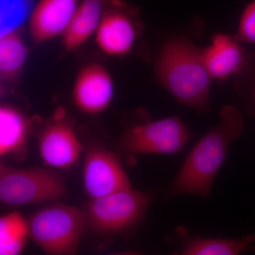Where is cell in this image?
<instances>
[{"label": "cell", "instance_id": "6da1fadb", "mask_svg": "<svg viewBox=\"0 0 255 255\" xmlns=\"http://www.w3.org/2000/svg\"><path fill=\"white\" fill-rule=\"evenodd\" d=\"M244 119L236 107L227 105L219 122L196 142L169 184L167 195H192L206 198L231 144L243 132Z\"/></svg>", "mask_w": 255, "mask_h": 255}, {"label": "cell", "instance_id": "7a4b0ae2", "mask_svg": "<svg viewBox=\"0 0 255 255\" xmlns=\"http://www.w3.org/2000/svg\"><path fill=\"white\" fill-rule=\"evenodd\" d=\"M155 73L162 86L179 103L201 112L211 110L213 80L201 50L189 39L181 37L167 41L156 60Z\"/></svg>", "mask_w": 255, "mask_h": 255}, {"label": "cell", "instance_id": "3957f363", "mask_svg": "<svg viewBox=\"0 0 255 255\" xmlns=\"http://www.w3.org/2000/svg\"><path fill=\"white\" fill-rule=\"evenodd\" d=\"M26 220L29 238L49 255L76 253L86 225L85 213L63 204L45 206Z\"/></svg>", "mask_w": 255, "mask_h": 255}, {"label": "cell", "instance_id": "277c9868", "mask_svg": "<svg viewBox=\"0 0 255 255\" xmlns=\"http://www.w3.org/2000/svg\"><path fill=\"white\" fill-rule=\"evenodd\" d=\"M67 193L64 179L51 169L0 166V201L18 206L55 201Z\"/></svg>", "mask_w": 255, "mask_h": 255}, {"label": "cell", "instance_id": "5b68a950", "mask_svg": "<svg viewBox=\"0 0 255 255\" xmlns=\"http://www.w3.org/2000/svg\"><path fill=\"white\" fill-rule=\"evenodd\" d=\"M151 202V196L132 188L92 199L85 218L97 232L117 233L131 229L145 215Z\"/></svg>", "mask_w": 255, "mask_h": 255}, {"label": "cell", "instance_id": "8992f818", "mask_svg": "<svg viewBox=\"0 0 255 255\" xmlns=\"http://www.w3.org/2000/svg\"><path fill=\"white\" fill-rule=\"evenodd\" d=\"M190 132L178 117L137 124L122 135L120 145L128 154L173 155L187 143Z\"/></svg>", "mask_w": 255, "mask_h": 255}, {"label": "cell", "instance_id": "52a82bcc", "mask_svg": "<svg viewBox=\"0 0 255 255\" xmlns=\"http://www.w3.org/2000/svg\"><path fill=\"white\" fill-rule=\"evenodd\" d=\"M138 8L123 0H110L97 31L95 41L109 55L122 56L131 51L141 34L142 25Z\"/></svg>", "mask_w": 255, "mask_h": 255}, {"label": "cell", "instance_id": "ba28073f", "mask_svg": "<svg viewBox=\"0 0 255 255\" xmlns=\"http://www.w3.org/2000/svg\"><path fill=\"white\" fill-rule=\"evenodd\" d=\"M83 187L92 199L131 188L123 166L113 152L92 147L85 155L82 170Z\"/></svg>", "mask_w": 255, "mask_h": 255}, {"label": "cell", "instance_id": "9c48e42d", "mask_svg": "<svg viewBox=\"0 0 255 255\" xmlns=\"http://www.w3.org/2000/svg\"><path fill=\"white\" fill-rule=\"evenodd\" d=\"M63 111L43 129L38 137V149L43 162L58 169H67L76 162L82 147L73 126L63 119Z\"/></svg>", "mask_w": 255, "mask_h": 255}, {"label": "cell", "instance_id": "30bf717a", "mask_svg": "<svg viewBox=\"0 0 255 255\" xmlns=\"http://www.w3.org/2000/svg\"><path fill=\"white\" fill-rule=\"evenodd\" d=\"M114 93V82L108 70L100 64L91 63L78 73L72 97L79 110L97 114L108 108Z\"/></svg>", "mask_w": 255, "mask_h": 255}, {"label": "cell", "instance_id": "8fae6325", "mask_svg": "<svg viewBox=\"0 0 255 255\" xmlns=\"http://www.w3.org/2000/svg\"><path fill=\"white\" fill-rule=\"evenodd\" d=\"M80 2V0H40L30 15L33 41L41 43L62 36Z\"/></svg>", "mask_w": 255, "mask_h": 255}, {"label": "cell", "instance_id": "7c38bea8", "mask_svg": "<svg viewBox=\"0 0 255 255\" xmlns=\"http://www.w3.org/2000/svg\"><path fill=\"white\" fill-rule=\"evenodd\" d=\"M237 36L218 33L202 52L203 60L212 80H226L239 73L246 63V57Z\"/></svg>", "mask_w": 255, "mask_h": 255}, {"label": "cell", "instance_id": "4fadbf2b", "mask_svg": "<svg viewBox=\"0 0 255 255\" xmlns=\"http://www.w3.org/2000/svg\"><path fill=\"white\" fill-rule=\"evenodd\" d=\"M110 0H80L68 27L62 34L67 51L78 48L95 33Z\"/></svg>", "mask_w": 255, "mask_h": 255}, {"label": "cell", "instance_id": "5bb4252c", "mask_svg": "<svg viewBox=\"0 0 255 255\" xmlns=\"http://www.w3.org/2000/svg\"><path fill=\"white\" fill-rule=\"evenodd\" d=\"M255 240V235L239 238L190 237L186 235L177 253L180 255H238L248 251Z\"/></svg>", "mask_w": 255, "mask_h": 255}, {"label": "cell", "instance_id": "9a60e30c", "mask_svg": "<svg viewBox=\"0 0 255 255\" xmlns=\"http://www.w3.org/2000/svg\"><path fill=\"white\" fill-rule=\"evenodd\" d=\"M28 130L26 117L14 107L0 108V155H17L26 148Z\"/></svg>", "mask_w": 255, "mask_h": 255}, {"label": "cell", "instance_id": "2e32d148", "mask_svg": "<svg viewBox=\"0 0 255 255\" xmlns=\"http://www.w3.org/2000/svg\"><path fill=\"white\" fill-rule=\"evenodd\" d=\"M27 58V49L18 30L6 32L0 38V75L3 80H11L22 70Z\"/></svg>", "mask_w": 255, "mask_h": 255}, {"label": "cell", "instance_id": "e0dca14e", "mask_svg": "<svg viewBox=\"0 0 255 255\" xmlns=\"http://www.w3.org/2000/svg\"><path fill=\"white\" fill-rule=\"evenodd\" d=\"M29 238L27 220L16 211L0 219V255H16L23 251Z\"/></svg>", "mask_w": 255, "mask_h": 255}, {"label": "cell", "instance_id": "ac0fdd59", "mask_svg": "<svg viewBox=\"0 0 255 255\" xmlns=\"http://www.w3.org/2000/svg\"><path fill=\"white\" fill-rule=\"evenodd\" d=\"M27 11L26 0H1V34L18 30Z\"/></svg>", "mask_w": 255, "mask_h": 255}, {"label": "cell", "instance_id": "d6986e66", "mask_svg": "<svg viewBox=\"0 0 255 255\" xmlns=\"http://www.w3.org/2000/svg\"><path fill=\"white\" fill-rule=\"evenodd\" d=\"M237 37L241 42L255 44V0L247 5L242 14Z\"/></svg>", "mask_w": 255, "mask_h": 255}]
</instances>
